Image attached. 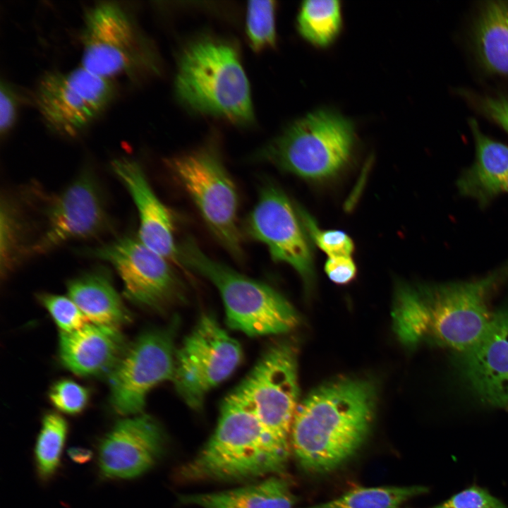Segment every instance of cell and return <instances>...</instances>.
<instances>
[{
    "instance_id": "ba28073f",
    "label": "cell",
    "mask_w": 508,
    "mask_h": 508,
    "mask_svg": "<svg viewBox=\"0 0 508 508\" xmlns=\"http://www.w3.org/2000/svg\"><path fill=\"white\" fill-rule=\"evenodd\" d=\"M167 164L217 241L232 257L241 260L236 189L214 147H202L175 156Z\"/></svg>"
},
{
    "instance_id": "d590c367",
    "label": "cell",
    "mask_w": 508,
    "mask_h": 508,
    "mask_svg": "<svg viewBox=\"0 0 508 508\" xmlns=\"http://www.w3.org/2000/svg\"><path fill=\"white\" fill-rule=\"evenodd\" d=\"M68 454L73 461L78 464L86 463L92 456V452L90 449L83 447H71L68 449Z\"/></svg>"
},
{
    "instance_id": "8fae6325",
    "label": "cell",
    "mask_w": 508,
    "mask_h": 508,
    "mask_svg": "<svg viewBox=\"0 0 508 508\" xmlns=\"http://www.w3.org/2000/svg\"><path fill=\"white\" fill-rule=\"evenodd\" d=\"M115 94L113 80L83 66L67 72L44 74L35 91V102L52 130L73 136L90 125L108 107Z\"/></svg>"
},
{
    "instance_id": "4dcf8cb0",
    "label": "cell",
    "mask_w": 508,
    "mask_h": 508,
    "mask_svg": "<svg viewBox=\"0 0 508 508\" xmlns=\"http://www.w3.org/2000/svg\"><path fill=\"white\" fill-rule=\"evenodd\" d=\"M298 214L306 233L329 257L351 255L354 246L351 238L346 233L339 230H320L306 212L301 211Z\"/></svg>"
},
{
    "instance_id": "f546056e",
    "label": "cell",
    "mask_w": 508,
    "mask_h": 508,
    "mask_svg": "<svg viewBox=\"0 0 508 508\" xmlns=\"http://www.w3.org/2000/svg\"><path fill=\"white\" fill-rule=\"evenodd\" d=\"M48 396L56 409L70 415L81 413L90 400L88 389L70 379L55 382L51 386Z\"/></svg>"
},
{
    "instance_id": "30bf717a",
    "label": "cell",
    "mask_w": 508,
    "mask_h": 508,
    "mask_svg": "<svg viewBox=\"0 0 508 508\" xmlns=\"http://www.w3.org/2000/svg\"><path fill=\"white\" fill-rule=\"evenodd\" d=\"M242 350L210 315H203L176 349L172 382L191 409L202 406L205 397L227 379L239 365Z\"/></svg>"
},
{
    "instance_id": "44dd1931",
    "label": "cell",
    "mask_w": 508,
    "mask_h": 508,
    "mask_svg": "<svg viewBox=\"0 0 508 508\" xmlns=\"http://www.w3.org/2000/svg\"><path fill=\"white\" fill-rule=\"evenodd\" d=\"M69 297L92 324L118 328L130 321V314L107 272H87L68 282Z\"/></svg>"
},
{
    "instance_id": "e0dca14e",
    "label": "cell",
    "mask_w": 508,
    "mask_h": 508,
    "mask_svg": "<svg viewBox=\"0 0 508 508\" xmlns=\"http://www.w3.org/2000/svg\"><path fill=\"white\" fill-rule=\"evenodd\" d=\"M162 431L152 417L140 415L117 422L98 446V468L108 479H131L148 471L159 457Z\"/></svg>"
},
{
    "instance_id": "836d02e7",
    "label": "cell",
    "mask_w": 508,
    "mask_h": 508,
    "mask_svg": "<svg viewBox=\"0 0 508 508\" xmlns=\"http://www.w3.org/2000/svg\"><path fill=\"white\" fill-rule=\"evenodd\" d=\"M17 97L6 83L0 84V132L6 134L13 126L18 109Z\"/></svg>"
},
{
    "instance_id": "5b68a950",
    "label": "cell",
    "mask_w": 508,
    "mask_h": 508,
    "mask_svg": "<svg viewBox=\"0 0 508 508\" xmlns=\"http://www.w3.org/2000/svg\"><path fill=\"white\" fill-rule=\"evenodd\" d=\"M178 257L180 265L217 288L231 328L248 336H262L287 332L297 325L298 315L282 294L211 258L192 238L178 243Z\"/></svg>"
},
{
    "instance_id": "2e32d148",
    "label": "cell",
    "mask_w": 508,
    "mask_h": 508,
    "mask_svg": "<svg viewBox=\"0 0 508 508\" xmlns=\"http://www.w3.org/2000/svg\"><path fill=\"white\" fill-rule=\"evenodd\" d=\"M454 364L466 387L486 405H508V303L493 312L478 339L456 353Z\"/></svg>"
},
{
    "instance_id": "8d00e7d4",
    "label": "cell",
    "mask_w": 508,
    "mask_h": 508,
    "mask_svg": "<svg viewBox=\"0 0 508 508\" xmlns=\"http://www.w3.org/2000/svg\"><path fill=\"white\" fill-rule=\"evenodd\" d=\"M504 192H507V193H508V181H507V184H506V186H505V188H504Z\"/></svg>"
},
{
    "instance_id": "7a4b0ae2",
    "label": "cell",
    "mask_w": 508,
    "mask_h": 508,
    "mask_svg": "<svg viewBox=\"0 0 508 508\" xmlns=\"http://www.w3.org/2000/svg\"><path fill=\"white\" fill-rule=\"evenodd\" d=\"M375 404L374 385L361 378H337L310 392L298 406L290 435L300 466L322 474L348 461L370 433Z\"/></svg>"
},
{
    "instance_id": "d6986e66",
    "label": "cell",
    "mask_w": 508,
    "mask_h": 508,
    "mask_svg": "<svg viewBox=\"0 0 508 508\" xmlns=\"http://www.w3.org/2000/svg\"><path fill=\"white\" fill-rule=\"evenodd\" d=\"M126 349L123 335L114 327L87 324L59 337L61 364L80 376L109 375Z\"/></svg>"
},
{
    "instance_id": "4fadbf2b",
    "label": "cell",
    "mask_w": 508,
    "mask_h": 508,
    "mask_svg": "<svg viewBox=\"0 0 508 508\" xmlns=\"http://www.w3.org/2000/svg\"><path fill=\"white\" fill-rule=\"evenodd\" d=\"M44 231L25 250L45 253L73 239L95 237L110 225L102 194L93 177L83 172L61 192L46 197Z\"/></svg>"
},
{
    "instance_id": "74e56055",
    "label": "cell",
    "mask_w": 508,
    "mask_h": 508,
    "mask_svg": "<svg viewBox=\"0 0 508 508\" xmlns=\"http://www.w3.org/2000/svg\"><path fill=\"white\" fill-rule=\"evenodd\" d=\"M506 409L508 410V405H507V406L506 407Z\"/></svg>"
},
{
    "instance_id": "484cf974",
    "label": "cell",
    "mask_w": 508,
    "mask_h": 508,
    "mask_svg": "<svg viewBox=\"0 0 508 508\" xmlns=\"http://www.w3.org/2000/svg\"><path fill=\"white\" fill-rule=\"evenodd\" d=\"M68 431L66 420L59 413L44 414L35 447V462L42 481H48L56 473Z\"/></svg>"
},
{
    "instance_id": "9c48e42d",
    "label": "cell",
    "mask_w": 508,
    "mask_h": 508,
    "mask_svg": "<svg viewBox=\"0 0 508 508\" xmlns=\"http://www.w3.org/2000/svg\"><path fill=\"white\" fill-rule=\"evenodd\" d=\"M297 353L287 341L270 346L234 390L251 407L269 435L291 452L290 435L298 404Z\"/></svg>"
},
{
    "instance_id": "52a82bcc",
    "label": "cell",
    "mask_w": 508,
    "mask_h": 508,
    "mask_svg": "<svg viewBox=\"0 0 508 508\" xmlns=\"http://www.w3.org/2000/svg\"><path fill=\"white\" fill-rule=\"evenodd\" d=\"M81 42V66L101 77L112 80L157 71L152 46L130 14L115 2H97L87 9Z\"/></svg>"
},
{
    "instance_id": "d6a6232c",
    "label": "cell",
    "mask_w": 508,
    "mask_h": 508,
    "mask_svg": "<svg viewBox=\"0 0 508 508\" xmlns=\"http://www.w3.org/2000/svg\"><path fill=\"white\" fill-rule=\"evenodd\" d=\"M325 271L334 283L346 284L355 278L356 266L351 256H332L325 264Z\"/></svg>"
},
{
    "instance_id": "1f68e13d",
    "label": "cell",
    "mask_w": 508,
    "mask_h": 508,
    "mask_svg": "<svg viewBox=\"0 0 508 508\" xmlns=\"http://www.w3.org/2000/svg\"><path fill=\"white\" fill-rule=\"evenodd\" d=\"M431 508H508V507L492 495L487 489L473 485Z\"/></svg>"
},
{
    "instance_id": "9a60e30c",
    "label": "cell",
    "mask_w": 508,
    "mask_h": 508,
    "mask_svg": "<svg viewBox=\"0 0 508 508\" xmlns=\"http://www.w3.org/2000/svg\"><path fill=\"white\" fill-rule=\"evenodd\" d=\"M281 189L265 183L246 222L247 234L265 244L276 262L291 265L305 280L312 277L311 248L302 221Z\"/></svg>"
},
{
    "instance_id": "83f0119b",
    "label": "cell",
    "mask_w": 508,
    "mask_h": 508,
    "mask_svg": "<svg viewBox=\"0 0 508 508\" xmlns=\"http://www.w3.org/2000/svg\"><path fill=\"white\" fill-rule=\"evenodd\" d=\"M39 299L61 329V332H72L88 324L87 319L70 297L42 294L39 296Z\"/></svg>"
},
{
    "instance_id": "e575fe53",
    "label": "cell",
    "mask_w": 508,
    "mask_h": 508,
    "mask_svg": "<svg viewBox=\"0 0 508 508\" xmlns=\"http://www.w3.org/2000/svg\"><path fill=\"white\" fill-rule=\"evenodd\" d=\"M479 104L483 112L508 133V97H485Z\"/></svg>"
},
{
    "instance_id": "8992f818",
    "label": "cell",
    "mask_w": 508,
    "mask_h": 508,
    "mask_svg": "<svg viewBox=\"0 0 508 508\" xmlns=\"http://www.w3.org/2000/svg\"><path fill=\"white\" fill-rule=\"evenodd\" d=\"M354 141L349 119L319 109L294 121L261 149L258 157L304 179H324L347 164Z\"/></svg>"
},
{
    "instance_id": "4316f807",
    "label": "cell",
    "mask_w": 508,
    "mask_h": 508,
    "mask_svg": "<svg viewBox=\"0 0 508 508\" xmlns=\"http://www.w3.org/2000/svg\"><path fill=\"white\" fill-rule=\"evenodd\" d=\"M276 4L273 1H252L246 9V34L250 46L255 52L262 51L275 44Z\"/></svg>"
},
{
    "instance_id": "d4e9b609",
    "label": "cell",
    "mask_w": 508,
    "mask_h": 508,
    "mask_svg": "<svg viewBox=\"0 0 508 508\" xmlns=\"http://www.w3.org/2000/svg\"><path fill=\"white\" fill-rule=\"evenodd\" d=\"M424 486L358 487L325 503L306 508H399L416 496L428 492Z\"/></svg>"
},
{
    "instance_id": "ac0fdd59",
    "label": "cell",
    "mask_w": 508,
    "mask_h": 508,
    "mask_svg": "<svg viewBox=\"0 0 508 508\" xmlns=\"http://www.w3.org/2000/svg\"><path fill=\"white\" fill-rule=\"evenodd\" d=\"M111 167L131 195L138 212V239L169 261L179 264L172 215L153 191L135 160L114 159Z\"/></svg>"
},
{
    "instance_id": "7402d4cb",
    "label": "cell",
    "mask_w": 508,
    "mask_h": 508,
    "mask_svg": "<svg viewBox=\"0 0 508 508\" xmlns=\"http://www.w3.org/2000/svg\"><path fill=\"white\" fill-rule=\"evenodd\" d=\"M181 502L202 508H292L296 497L289 482L274 476L236 489L184 496Z\"/></svg>"
},
{
    "instance_id": "603a6c76",
    "label": "cell",
    "mask_w": 508,
    "mask_h": 508,
    "mask_svg": "<svg viewBox=\"0 0 508 508\" xmlns=\"http://www.w3.org/2000/svg\"><path fill=\"white\" fill-rule=\"evenodd\" d=\"M473 36L483 66L490 72L508 75V1L485 2L476 19Z\"/></svg>"
},
{
    "instance_id": "5bb4252c",
    "label": "cell",
    "mask_w": 508,
    "mask_h": 508,
    "mask_svg": "<svg viewBox=\"0 0 508 508\" xmlns=\"http://www.w3.org/2000/svg\"><path fill=\"white\" fill-rule=\"evenodd\" d=\"M86 254L113 265L126 296L138 305L159 308L180 295L181 283L170 261L138 238L121 237L89 248Z\"/></svg>"
},
{
    "instance_id": "7c38bea8",
    "label": "cell",
    "mask_w": 508,
    "mask_h": 508,
    "mask_svg": "<svg viewBox=\"0 0 508 508\" xmlns=\"http://www.w3.org/2000/svg\"><path fill=\"white\" fill-rule=\"evenodd\" d=\"M177 327L174 319L165 328L143 333L126 349L109 375L110 403L116 413H140L149 392L172 380Z\"/></svg>"
},
{
    "instance_id": "cb8c5ba5",
    "label": "cell",
    "mask_w": 508,
    "mask_h": 508,
    "mask_svg": "<svg viewBox=\"0 0 508 508\" xmlns=\"http://www.w3.org/2000/svg\"><path fill=\"white\" fill-rule=\"evenodd\" d=\"M342 24L340 1L308 0L302 3L297 16L301 35L317 47L332 44L340 32Z\"/></svg>"
},
{
    "instance_id": "ffe728a7",
    "label": "cell",
    "mask_w": 508,
    "mask_h": 508,
    "mask_svg": "<svg viewBox=\"0 0 508 508\" xmlns=\"http://www.w3.org/2000/svg\"><path fill=\"white\" fill-rule=\"evenodd\" d=\"M474 138L473 164L458 179L460 193L486 205L504 192L508 181V146L485 135L475 119L469 121Z\"/></svg>"
},
{
    "instance_id": "f1b7e54d",
    "label": "cell",
    "mask_w": 508,
    "mask_h": 508,
    "mask_svg": "<svg viewBox=\"0 0 508 508\" xmlns=\"http://www.w3.org/2000/svg\"><path fill=\"white\" fill-rule=\"evenodd\" d=\"M16 211L7 199L1 205V269L6 274L18 258L19 222Z\"/></svg>"
},
{
    "instance_id": "277c9868",
    "label": "cell",
    "mask_w": 508,
    "mask_h": 508,
    "mask_svg": "<svg viewBox=\"0 0 508 508\" xmlns=\"http://www.w3.org/2000/svg\"><path fill=\"white\" fill-rule=\"evenodd\" d=\"M176 93L198 113L245 125L253 120L249 83L236 49L220 40L204 38L181 54Z\"/></svg>"
},
{
    "instance_id": "6da1fadb",
    "label": "cell",
    "mask_w": 508,
    "mask_h": 508,
    "mask_svg": "<svg viewBox=\"0 0 508 508\" xmlns=\"http://www.w3.org/2000/svg\"><path fill=\"white\" fill-rule=\"evenodd\" d=\"M507 279L508 262L473 281L401 286L392 310L397 338L407 346L424 343L464 351L487 327L492 295Z\"/></svg>"
},
{
    "instance_id": "3957f363",
    "label": "cell",
    "mask_w": 508,
    "mask_h": 508,
    "mask_svg": "<svg viewBox=\"0 0 508 508\" xmlns=\"http://www.w3.org/2000/svg\"><path fill=\"white\" fill-rule=\"evenodd\" d=\"M289 454L233 391L222 404L214 433L198 454L179 469L177 476L184 481L234 480L281 473Z\"/></svg>"
}]
</instances>
